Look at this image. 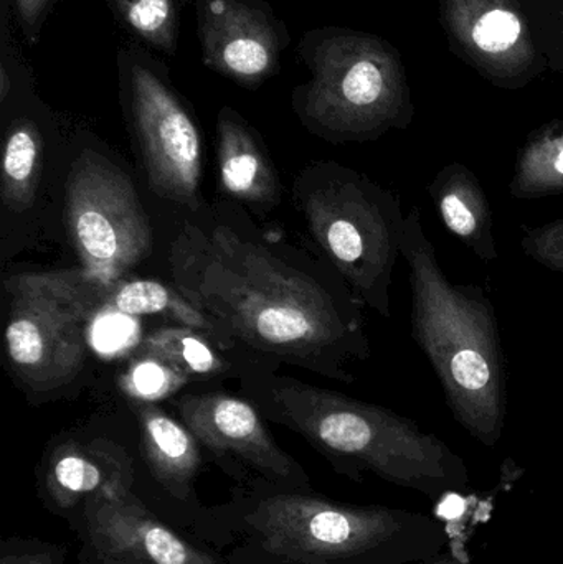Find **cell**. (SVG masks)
Listing matches in <instances>:
<instances>
[{"mask_svg": "<svg viewBox=\"0 0 563 564\" xmlns=\"http://www.w3.org/2000/svg\"><path fill=\"white\" fill-rule=\"evenodd\" d=\"M171 268L177 291L227 340L347 383L349 365L370 357L354 292L329 291L230 228L185 227L172 245Z\"/></svg>", "mask_w": 563, "mask_h": 564, "instance_id": "1", "label": "cell"}, {"mask_svg": "<svg viewBox=\"0 0 563 564\" xmlns=\"http://www.w3.org/2000/svg\"><path fill=\"white\" fill-rule=\"evenodd\" d=\"M402 257L410 268L412 338L456 423L483 446L496 447L508 417V371L495 304L481 285L446 276L416 205L407 214Z\"/></svg>", "mask_w": 563, "mask_h": 564, "instance_id": "2", "label": "cell"}, {"mask_svg": "<svg viewBox=\"0 0 563 564\" xmlns=\"http://www.w3.org/2000/svg\"><path fill=\"white\" fill-rule=\"evenodd\" d=\"M241 500L224 564H412L453 539L425 513L336 502L311 490L273 486Z\"/></svg>", "mask_w": 563, "mask_h": 564, "instance_id": "3", "label": "cell"}, {"mask_svg": "<svg viewBox=\"0 0 563 564\" xmlns=\"http://www.w3.org/2000/svg\"><path fill=\"white\" fill-rule=\"evenodd\" d=\"M267 393L271 420L296 431L356 482L372 474L432 500L465 492L472 482L463 457L396 411L293 378H273Z\"/></svg>", "mask_w": 563, "mask_h": 564, "instance_id": "4", "label": "cell"}, {"mask_svg": "<svg viewBox=\"0 0 563 564\" xmlns=\"http://www.w3.org/2000/svg\"><path fill=\"white\" fill-rule=\"evenodd\" d=\"M297 55L311 76L293 89L291 106L317 138L334 144L377 141L415 119L402 53L383 36L317 26L301 35Z\"/></svg>", "mask_w": 563, "mask_h": 564, "instance_id": "5", "label": "cell"}, {"mask_svg": "<svg viewBox=\"0 0 563 564\" xmlns=\"http://www.w3.org/2000/svg\"><path fill=\"white\" fill-rule=\"evenodd\" d=\"M303 208L311 234L362 304L392 317L390 288L407 215L390 188L336 162L311 169Z\"/></svg>", "mask_w": 563, "mask_h": 564, "instance_id": "6", "label": "cell"}, {"mask_svg": "<svg viewBox=\"0 0 563 564\" xmlns=\"http://www.w3.org/2000/svg\"><path fill=\"white\" fill-rule=\"evenodd\" d=\"M6 351L17 377L35 391L72 383L85 365L88 332L108 291L83 270L7 278Z\"/></svg>", "mask_w": 563, "mask_h": 564, "instance_id": "7", "label": "cell"}, {"mask_svg": "<svg viewBox=\"0 0 563 564\" xmlns=\"http://www.w3.org/2000/svg\"><path fill=\"white\" fill-rule=\"evenodd\" d=\"M119 98L141 151L149 185L165 200L197 210L202 138L171 69L139 42L116 52Z\"/></svg>", "mask_w": 563, "mask_h": 564, "instance_id": "8", "label": "cell"}, {"mask_svg": "<svg viewBox=\"0 0 563 564\" xmlns=\"http://www.w3.org/2000/svg\"><path fill=\"white\" fill-rule=\"evenodd\" d=\"M65 224L83 271L105 291L151 254V225L134 184L93 149H83L69 167Z\"/></svg>", "mask_w": 563, "mask_h": 564, "instance_id": "9", "label": "cell"}, {"mask_svg": "<svg viewBox=\"0 0 563 564\" xmlns=\"http://www.w3.org/2000/svg\"><path fill=\"white\" fill-rule=\"evenodd\" d=\"M456 58L502 91H521L548 69L524 0H439Z\"/></svg>", "mask_w": 563, "mask_h": 564, "instance_id": "10", "label": "cell"}, {"mask_svg": "<svg viewBox=\"0 0 563 564\" xmlns=\"http://www.w3.org/2000/svg\"><path fill=\"white\" fill-rule=\"evenodd\" d=\"M195 15L208 69L245 88L280 73L291 33L267 0H197Z\"/></svg>", "mask_w": 563, "mask_h": 564, "instance_id": "11", "label": "cell"}, {"mask_svg": "<svg viewBox=\"0 0 563 564\" xmlns=\"http://www.w3.org/2000/svg\"><path fill=\"white\" fill-rule=\"evenodd\" d=\"M79 513L91 564H224L161 522L132 490L98 494Z\"/></svg>", "mask_w": 563, "mask_h": 564, "instance_id": "12", "label": "cell"}, {"mask_svg": "<svg viewBox=\"0 0 563 564\" xmlns=\"http://www.w3.org/2000/svg\"><path fill=\"white\" fill-rule=\"evenodd\" d=\"M178 411L207 449L235 457L278 489L311 490L306 470L274 443L247 401L228 394H187L178 401Z\"/></svg>", "mask_w": 563, "mask_h": 564, "instance_id": "13", "label": "cell"}, {"mask_svg": "<svg viewBox=\"0 0 563 564\" xmlns=\"http://www.w3.org/2000/svg\"><path fill=\"white\" fill-rule=\"evenodd\" d=\"M132 460L121 447L109 441H68L46 457L39 497L50 512L66 516L82 510L83 503L98 494L132 490Z\"/></svg>", "mask_w": 563, "mask_h": 564, "instance_id": "14", "label": "cell"}, {"mask_svg": "<svg viewBox=\"0 0 563 564\" xmlns=\"http://www.w3.org/2000/svg\"><path fill=\"white\" fill-rule=\"evenodd\" d=\"M433 207L446 230L462 241L478 260H498L495 215L478 175L462 162H452L436 172L426 187Z\"/></svg>", "mask_w": 563, "mask_h": 564, "instance_id": "15", "label": "cell"}, {"mask_svg": "<svg viewBox=\"0 0 563 564\" xmlns=\"http://www.w3.org/2000/svg\"><path fill=\"white\" fill-rule=\"evenodd\" d=\"M218 169L225 192L257 205L280 200V185L260 134L235 109L217 116Z\"/></svg>", "mask_w": 563, "mask_h": 564, "instance_id": "16", "label": "cell"}, {"mask_svg": "<svg viewBox=\"0 0 563 564\" xmlns=\"http://www.w3.org/2000/svg\"><path fill=\"white\" fill-rule=\"evenodd\" d=\"M134 408L141 430L142 456L152 476L169 496L181 502L191 500L202 466L197 437L154 403L136 401Z\"/></svg>", "mask_w": 563, "mask_h": 564, "instance_id": "17", "label": "cell"}, {"mask_svg": "<svg viewBox=\"0 0 563 564\" xmlns=\"http://www.w3.org/2000/svg\"><path fill=\"white\" fill-rule=\"evenodd\" d=\"M509 194L518 200L563 195V118L539 126L516 155Z\"/></svg>", "mask_w": 563, "mask_h": 564, "instance_id": "18", "label": "cell"}, {"mask_svg": "<svg viewBox=\"0 0 563 564\" xmlns=\"http://www.w3.org/2000/svg\"><path fill=\"white\" fill-rule=\"evenodd\" d=\"M43 131L39 119L22 112L7 126L2 158V198L9 210L20 214L35 200L42 171Z\"/></svg>", "mask_w": 563, "mask_h": 564, "instance_id": "19", "label": "cell"}, {"mask_svg": "<svg viewBox=\"0 0 563 564\" xmlns=\"http://www.w3.org/2000/svg\"><path fill=\"white\" fill-rule=\"evenodd\" d=\"M106 304L126 315H164L185 325V328L221 337L217 325L205 317L181 292H174L158 281L138 280L116 284L108 292Z\"/></svg>", "mask_w": 563, "mask_h": 564, "instance_id": "20", "label": "cell"}, {"mask_svg": "<svg viewBox=\"0 0 563 564\" xmlns=\"http://www.w3.org/2000/svg\"><path fill=\"white\" fill-rule=\"evenodd\" d=\"M112 15L141 45L177 55V0H108Z\"/></svg>", "mask_w": 563, "mask_h": 564, "instance_id": "21", "label": "cell"}, {"mask_svg": "<svg viewBox=\"0 0 563 564\" xmlns=\"http://www.w3.org/2000/svg\"><path fill=\"white\" fill-rule=\"evenodd\" d=\"M144 354L171 365L182 375H212L221 361L207 341L192 328H161L144 340Z\"/></svg>", "mask_w": 563, "mask_h": 564, "instance_id": "22", "label": "cell"}, {"mask_svg": "<svg viewBox=\"0 0 563 564\" xmlns=\"http://www.w3.org/2000/svg\"><path fill=\"white\" fill-rule=\"evenodd\" d=\"M184 383H187L185 375L151 355L136 360L121 378V388L132 401L149 403L169 397Z\"/></svg>", "mask_w": 563, "mask_h": 564, "instance_id": "23", "label": "cell"}, {"mask_svg": "<svg viewBox=\"0 0 563 564\" xmlns=\"http://www.w3.org/2000/svg\"><path fill=\"white\" fill-rule=\"evenodd\" d=\"M549 72L563 76V0H524Z\"/></svg>", "mask_w": 563, "mask_h": 564, "instance_id": "24", "label": "cell"}, {"mask_svg": "<svg viewBox=\"0 0 563 564\" xmlns=\"http://www.w3.org/2000/svg\"><path fill=\"white\" fill-rule=\"evenodd\" d=\"M522 230L521 248L528 258L545 270L563 273V218Z\"/></svg>", "mask_w": 563, "mask_h": 564, "instance_id": "25", "label": "cell"}, {"mask_svg": "<svg viewBox=\"0 0 563 564\" xmlns=\"http://www.w3.org/2000/svg\"><path fill=\"white\" fill-rule=\"evenodd\" d=\"M66 552L55 543L7 539L0 545V564H65Z\"/></svg>", "mask_w": 563, "mask_h": 564, "instance_id": "26", "label": "cell"}, {"mask_svg": "<svg viewBox=\"0 0 563 564\" xmlns=\"http://www.w3.org/2000/svg\"><path fill=\"white\" fill-rule=\"evenodd\" d=\"M13 19L30 46L36 45L50 15L63 0H10Z\"/></svg>", "mask_w": 563, "mask_h": 564, "instance_id": "27", "label": "cell"}, {"mask_svg": "<svg viewBox=\"0 0 563 564\" xmlns=\"http://www.w3.org/2000/svg\"><path fill=\"white\" fill-rule=\"evenodd\" d=\"M472 563V556H469L468 549H466L465 542L462 540L452 539L450 540L448 546L443 550L439 555L433 558L423 560V562H416L412 564H469Z\"/></svg>", "mask_w": 563, "mask_h": 564, "instance_id": "28", "label": "cell"}]
</instances>
